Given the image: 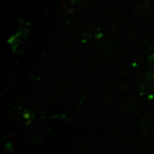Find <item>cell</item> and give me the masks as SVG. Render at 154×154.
Listing matches in <instances>:
<instances>
[]
</instances>
